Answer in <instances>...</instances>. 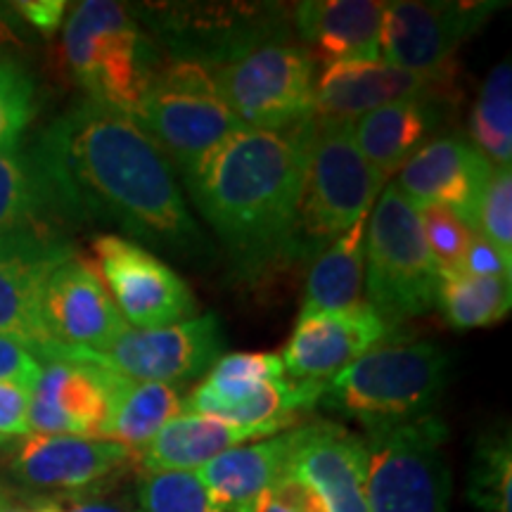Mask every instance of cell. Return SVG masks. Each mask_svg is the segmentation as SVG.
I'll return each instance as SVG.
<instances>
[{
	"mask_svg": "<svg viewBox=\"0 0 512 512\" xmlns=\"http://www.w3.org/2000/svg\"><path fill=\"white\" fill-rule=\"evenodd\" d=\"M43 192L74 219H98L188 261L211 245L192 219L176 169L128 114L86 100L55 119L29 157Z\"/></svg>",
	"mask_w": 512,
	"mask_h": 512,
	"instance_id": "6da1fadb",
	"label": "cell"
},
{
	"mask_svg": "<svg viewBox=\"0 0 512 512\" xmlns=\"http://www.w3.org/2000/svg\"><path fill=\"white\" fill-rule=\"evenodd\" d=\"M306 121L287 131L242 128L183 171L202 219L249 271L302 256L299 202L309 157Z\"/></svg>",
	"mask_w": 512,
	"mask_h": 512,
	"instance_id": "7a4b0ae2",
	"label": "cell"
},
{
	"mask_svg": "<svg viewBox=\"0 0 512 512\" xmlns=\"http://www.w3.org/2000/svg\"><path fill=\"white\" fill-rule=\"evenodd\" d=\"M448 356L432 342L368 351L325 384L320 406L356 420L366 432L432 415L446 389Z\"/></svg>",
	"mask_w": 512,
	"mask_h": 512,
	"instance_id": "3957f363",
	"label": "cell"
},
{
	"mask_svg": "<svg viewBox=\"0 0 512 512\" xmlns=\"http://www.w3.org/2000/svg\"><path fill=\"white\" fill-rule=\"evenodd\" d=\"M62 53L88 100L128 117H133L162 64L131 10L112 0L76 5L64 24Z\"/></svg>",
	"mask_w": 512,
	"mask_h": 512,
	"instance_id": "277c9868",
	"label": "cell"
},
{
	"mask_svg": "<svg viewBox=\"0 0 512 512\" xmlns=\"http://www.w3.org/2000/svg\"><path fill=\"white\" fill-rule=\"evenodd\" d=\"M306 128L309 157L299 202V247L302 256H316L354 223L368 219L387 178L361 155L347 121L311 117Z\"/></svg>",
	"mask_w": 512,
	"mask_h": 512,
	"instance_id": "5b68a950",
	"label": "cell"
},
{
	"mask_svg": "<svg viewBox=\"0 0 512 512\" xmlns=\"http://www.w3.org/2000/svg\"><path fill=\"white\" fill-rule=\"evenodd\" d=\"M366 302L389 328L434 309L439 271L422 238L418 209L384 185L366 226Z\"/></svg>",
	"mask_w": 512,
	"mask_h": 512,
	"instance_id": "8992f818",
	"label": "cell"
},
{
	"mask_svg": "<svg viewBox=\"0 0 512 512\" xmlns=\"http://www.w3.org/2000/svg\"><path fill=\"white\" fill-rule=\"evenodd\" d=\"M133 119L181 171L245 128L223 102L209 69L183 60L159 64Z\"/></svg>",
	"mask_w": 512,
	"mask_h": 512,
	"instance_id": "52a82bcc",
	"label": "cell"
},
{
	"mask_svg": "<svg viewBox=\"0 0 512 512\" xmlns=\"http://www.w3.org/2000/svg\"><path fill=\"white\" fill-rule=\"evenodd\" d=\"M368 512H448V430L439 415L368 432Z\"/></svg>",
	"mask_w": 512,
	"mask_h": 512,
	"instance_id": "ba28073f",
	"label": "cell"
},
{
	"mask_svg": "<svg viewBox=\"0 0 512 512\" xmlns=\"http://www.w3.org/2000/svg\"><path fill=\"white\" fill-rule=\"evenodd\" d=\"M209 74L245 128L287 131L313 117L316 64L304 48L271 41Z\"/></svg>",
	"mask_w": 512,
	"mask_h": 512,
	"instance_id": "9c48e42d",
	"label": "cell"
},
{
	"mask_svg": "<svg viewBox=\"0 0 512 512\" xmlns=\"http://www.w3.org/2000/svg\"><path fill=\"white\" fill-rule=\"evenodd\" d=\"M226 337L214 313L195 316L185 323L159 330L128 328L105 349H69L53 344L43 358L48 361L88 363L136 382L174 384L195 380L223 356Z\"/></svg>",
	"mask_w": 512,
	"mask_h": 512,
	"instance_id": "30bf717a",
	"label": "cell"
},
{
	"mask_svg": "<svg viewBox=\"0 0 512 512\" xmlns=\"http://www.w3.org/2000/svg\"><path fill=\"white\" fill-rule=\"evenodd\" d=\"M93 256L119 313L136 330L171 328L197 316V299L188 283L138 242L98 235Z\"/></svg>",
	"mask_w": 512,
	"mask_h": 512,
	"instance_id": "8fae6325",
	"label": "cell"
},
{
	"mask_svg": "<svg viewBox=\"0 0 512 512\" xmlns=\"http://www.w3.org/2000/svg\"><path fill=\"white\" fill-rule=\"evenodd\" d=\"M503 3L396 0L384 3L380 29L382 62L413 72L456 67L453 55L489 22Z\"/></svg>",
	"mask_w": 512,
	"mask_h": 512,
	"instance_id": "7c38bea8",
	"label": "cell"
},
{
	"mask_svg": "<svg viewBox=\"0 0 512 512\" xmlns=\"http://www.w3.org/2000/svg\"><path fill=\"white\" fill-rule=\"evenodd\" d=\"M69 256H74L69 245L43 223L0 238V335L24 344L36 358L53 347L43 325V290Z\"/></svg>",
	"mask_w": 512,
	"mask_h": 512,
	"instance_id": "4fadbf2b",
	"label": "cell"
},
{
	"mask_svg": "<svg viewBox=\"0 0 512 512\" xmlns=\"http://www.w3.org/2000/svg\"><path fill=\"white\" fill-rule=\"evenodd\" d=\"M456 91V67L437 72H413L392 64L342 62L325 67L316 79L313 117L325 121H347L392 105L399 100H437L448 102Z\"/></svg>",
	"mask_w": 512,
	"mask_h": 512,
	"instance_id": "5bb4252c",
	"label": "cell"
},
{
	"mask_svg": "<svg viewBox=\"0 0 512 512\" xmlns=\"http://www.w3.org/2000/svg\"><path fill=\"white\" fill-rule=\"evenodd\" d=\"M131 470H138V453L131 448L67 434H27L10 463L19 484L64 494L98 491Z\"/></svg>",
	"mask_w": 512,
	"mask_h": 512,
	"instance_id": "9a60e30c",
	"label": "cell"
},
{
	"mask_svg": "<svg viewBox=\"0 0 512 512\" xmlns=\"http://www.w3.org/2000/svg\"><path fill=\"white\" fill-rule=\"evenodd\" d=\"M41 313L53 344L69 349L100 351L131 328L93 261L76 254L50 273Z\"/></svg>",
	"mask_w": 512,
	"mask_h": 512,
	"instance_id": "2e32d148",
	"label": "cell"
},
{
	"mask_svg": "<svg viewBox=\"0 0 512 512\" xmlns=\"http://www.w3.org/2000/svg\"><path fill=\"white\" fill-rule=\"evenodd\" d=\"M287 475L318 496L325 512H368L366 439L335 422L297 427Z\"/></svg>",
	"mask_w": 512,
	"mask_h": 512,
	"instance_id": "e0dca14e",
	"label": "cell"
},
{
	"mask_svg": "<svg viewBox=\"0 0 512 512\" xmlns=\"http://www.w3.org/2000/svg\"><path fill=\"white\" fill-rule=\"evenodd\" d=\"M494 164L460 136H441L408 159L394 185L415 209L439 204L475 230L477 204Z\"/></svg>",
	"mask_w": 512,
	"mask_h": 512,
	"instance_id": "ac0fdd59",
	"label": "cell"
},
{
	"mask_svg": "<svg viewBox=\"0 0 512 512\" xmlns=\"http://www.w3.org/2000/svg\"><path fill=\"white\" fill-rule=\"evenodd\" d=\"M389 328L368 302L344 311L299 318L283 358L285 375L292 380L328 382L351 363L373 351Z\"/></svg>",
	"mask_w": 512,
	"mask_h": 512,
	"instance_id": "d6986e66",
	"label": "cell"
},
{
	"mask_svg": "<svg viewBox=\"0 0 512 512\" xmlns=\"http://www.w3.org/2000/svg\"><path fill=\"white\" fill-rule=\"evenodd\" d=\"M112 370L48 361L31 387L29 434L102 439L110 415Z\"/></svg>",
	"mask_w": 512,
	"mask_h": 512,
	"instance_id": "ffe728a7",
	"label": "cell"
},
{
	"mask_svg": "<svg viewBox=\"0 0 512 512\" xmlns=\"http://www.w3.org/2000/svg\"><path fill=\"white\" fill-rule=\"evenodd\" d=\"M268 15L275 12L240 5H219V8H188L164 10V22H159V34L169 41L174 60L195 62L202 67H219L249 50L278 41L273 22Z\"/></svg>",
	"mask_w": 512,
	"mask_h": 512,
	"instance_id": "44dd1931",
	"label": "cell"
},
{
	"mask_svg": "<svg viewBox=\"0 0 512 512\" xmlns=\"http://www.w3.org/2000/svg\"><path fill=\"white\" fill-rule=\"evenodd\" d=\"M382 10L377 0H306L294 8V27L313 64L375 62Z\"/></svg>",
	"mask_w": 512,
	"mask_h": 512,
	"instance_id": "7402d4cb",
	"label": "cell"
},
{
	"mask_svg": "<svg viewBox=\"0 0 512 512\" xmlns=\"http://www.w3.org/2000/svg\"><path fill=\"white\" fill-rule=\"evenodd\" d=\"M297 427L247 446L228 448L197 470L195 475L200 477L211 501L228 512H247L252 508L256 498L287 475L297 444Z\"/></svg>",
	"mask_w": 512,
	"mask_h": 512,
	"instance_id": "603a6c76",
	"label": "cell"
},
{
	"mask_svg": "<svg viewBox=\"0 0 512 512\" xmlns=\"http://www.w3.org/2000/svg\"><path fill=\"white\" fill-rule=\"evenodd\" d=\"M448 102L399 100L377 107L351 124V136L361 155L387 178L399 174L415 152L441 124V110Z\"/></svg>",
	"mask_w": 512,
	"mask_h": 512,
	"instance_id": "cb8c5ba5",
	"label": "cell"
},
{
	"mask_svg": "<svg viewBox=\"0 0 512 512\" xmlns=\"http://www.w3.org/2000/svg\"><path fill=\"white\" fill-rule=\"evenodd\" d=\"M266 439L264 434L209 415L181 413L169 420L138 453L143 472H197L228 448Z\"/></svg>",
	"mask_w": 512,
	"mask_h": 512,
	"instance_id": "d4e9b609",
	"label": "cell"
},
{
	"mask_svg": "<svg viewBox=\"0 0 512 512\" xmlns=\"http://www.w3.org/2000/svg\"><path fill=\"white\" fill-rule=\"evenodd\" d=\"M181 413L183 396L171 384L136 382L114 373L102 441H114L140 453L166 422Z\"/></svg>",
	"mask_w": 512,
	"mask_h": 512,
	"instance_id": "484cf974",
	"label": "cell"
},
{
	"mask_svg": "<svg viewBox=\"0 0 512 512\" xmlns=\"http://www.w3.org/2000/svg\"><path fill=\"white\" fill-rule=\"evenodd\" d=\"M366 226L368 219L354 223L342 238L325 247L306 280L299 318L318 313L344 311L363 304V273H366Z\"/></svg>",
	"mask_w": 512,
	"mask_h": 512,
	"instance_id": "4316f807",
	"label": "cell"
},
{
	"mask_svg": "<svg viewBox=\"0 0 512 512\" xmlns=\"http://www.w3.org/2000/svg\"><path fill=\"white\" fill-rule=\"evenodd\" d=\"M285 377L283 358L275 354H223L209 368L200 387L183 399L185 413L214 418L221 408L240 403L259 392L266 382Z\"/></svg>",
	"mask_w": 512,
	"mask_h": 512,
	"instance_id": "83f0119b",
	"label": "cell"
},
{
	"mask_svg": "<svg viewBox=\"0 0 512 512\" xmlns=\"http://www.w3.org/2000/svg\"><path fill=\"white\" fill-rule=\"evenodd\" d=\"M434 306L453 330L489 328L510 313L512 278H477L467 273L441 275Z\"/></svg>",
	"mask_w": 512,
	"mask_h": 512,
	"instance_id": "f1b7e54d",
	"label": "cell"
},
{
	"mask_svg": "<svg viewBox=\"0 0 512 512\" xmlns=\"http://www.w3.org/2000/svg\"><path fill=\"white\" fill-rule=\"evenodd\" d=\"M470 140L494 166L512 162V69L505 60L486 76L470 114Z\"/></svg>",
	"mask_w": 512,
	"mask_h": 512,
	"instance_id": "f546056e",
	"label": "cell"
},
{
	"mask_svg": "<svg viewBox=\"0 0 512 512\" xmlns=\"http://www.w3.org/2000/svg\"><path fill=\"white\" fill-rule=\"evenodd\" d=\"M467 498L479 512H512V444L510 430L479 437L470 467Z\"/></svg>",
	"mask_w": 512,
	"mask_h": 512,
	"instance_id": "4dcf8cb0",
	"label": "cell"
},
{
	"mask_svg": "<svg viewBox=\"0 0 512 512\" xmlns=\"http://www.w3.org/2000/svg\"><path fill=\"white\" fill-rule=\"evenodd\" d=\"M43 192L29 157L17 150L0 152V238L38 221Z\"/></svg>",
	"mask_w": 512,
	"mask_h": 512,
	"instance_id": "1f68e13d",
	"label": "cell"
},
{
	"mask_svg": "<svg viewBox=\"0 0 512 512\" xmlns=\"http://www.w3.org/2000/svg\"><path fill=\"white\" fill-rule=\"evenodd\" d=\"M136 512H228L211 501L195 472H143L136 479Z\"/></svg>",
	"mask_w": 512,
	"mask_h": 512,
	"instance_id": "d6a6232c",
	"label": "cell"
},
{
	"mask_svg": "<svg viewBox=\"0 0 512 512\" xmlns=\"http://www.w3.org/2000/svg\"><path fill=\"white\" fill-rule=\"evenodd\" d=\"M418 216L422 238H425L427 249L437 264L439 278L463 271V259L472 238H475V230L451 209L439 207V204L418 209Z\"/></svg>",
	"mask_w": 512,
	"mask_h": 512,
	"instance_id": "836d02e7",
	"label": "cell"
},
{
	"mask_svg": "<svg viewBox=\"0 0 512 512\" xmlns=\"http://www.w3.org/2000/svg\"><path fill=\"white\" fill-rule=\"evenodd\" d=\"M34 114V83L29 74L0 53V152L15 150Z\"/></svg>",
	"mask_w": 512,
	"mask_h": 512,
	"instance_id": "e575fe53",
	"label": "cell"
},
{
	"mask_svg": "<svg viewBox=\"0 0 512 512\" xmlns=\"http://www.w3.org/2000/svg\"><path fill=\"white\" fill-rule=\"evenodd\" d=\"M475 233L489 240L512 266V174L510 166H494L477 204Z\"/></svg>",
	"mask_w": 512,
	"mask_h": 512,
	"instance_id": "d590c367",
	"label": "cell"
},
{
	"mask_svg": "<svg viewBox=\"0 0 512 512\" xmlns=\"http://www.w3.org/2000/svg\"><path fill=\"white\" fill-rule=\"evenodd\" d=\"M247 512H325L313 491L285 475L278 484L264 491Z\"/></svg>",
	"mask_w": 512,
	"mask_h": 512,
	"instance_id": "8d00e7d4",
	"label": "cell"
},
{
	"mask_svg": "<svg viewBox=\"0 0 512 512\" xmlns=\"http://www.w3.org/2000/svg\"><path fill=\"white\" fill-rule=\"evenodd\" d=\"M31 387L15 382H0V446L29 434Z\"/></svg>",
	"mask_w": 512,
	"mask_h": 512,
	"instance_id": "74e56055",
	"label": "cell"
},
{
	"mask_svg": "<svg viewBox=\"0 0 512 512\" xmlns=\"http://www.w3.org/2000/svg\"><path fill=\"white\" fill-rule=\"evenodd\" d=\"M41 363L24 344L0 335V382H15L34 387L41 375Z\"/></svg>",
	"mask_w": 512,
	"mask_h": 512,
	"instance_id": "f35d334b",
	"label": "cell"
},
{
	"mask_svg": "<svg viewBox=\"0 0 512 512\" xmlns=\"http://www.w3.org/2000/svg\"><path fill=\"white\" fill-rule=\"evenodd\" d=\"M460 273L477 275V278H512V266L503 259L501 252H498L489 240H484L482 235L475 233L470 247H467L463 271Z\"/></svg>",
	"mask_w": 512,
	"mask_h": 512,
	"instance_id": "ab89813d",
	"label": "cell"
},
{
	"mask_svg": "<svg viewBox=\"0 0 512 512\" xmlns=\"http://www.w3.org/2000/svg\"><path fill=\"white\" fill-rule=\"evenodd\" d=\"M46 512H136L131 503L117 501L88 491V494H72L64 498H46L41 501Z\"/></svg>",
	"mask_w": 512,
	"mask_h": 512,
	"instance_id": "60d3db41",
	"label": "cell"
},
{
	"mask_svg": "<svg viewBox=\"0 0 512 512\" xmlns=\"http://www.w3.org/2000/svg\"><path fill=\"white\" fill-rule=\"evenodd\" d=\"M12 8L41 34L53 36L62 27L67 3L64 0H22V3H12Z\"/></svg>",
	"mask_w": 512,
	"mask_h": 512,
	"instance_id": "b9f144b4",
	"label": "cell"
},
{
	"mask_svg": "<svg viewBox=\"0 0 512 512\" xmlns=\"http://www.w3.org/2000/svg\"><path fill=\"white\" fill-rule=\"evenodd\" d=\"M0 512H46V508H43L41 501L34 503V505H15V503H8Z\"/></svg>",
	"mask_w": 512,
	"mask_h": 512,
	"instance_id": "7bdbcfd3",
	"label": "cell"
},
{
	"mask_svg": "<svg viewBox=\"0 0 512 512\" xmlns=\"http://www.w3.org/2000/svg\"><path fill=\"white\" fill-rule=\"evenodd\" d=\"M10 503V494H8V489H5L3 484H0V510L5 508V505Z\"/></svg>",
	"mask_w": 512,
	"mask_h": 512,
	"instance_id": "ee69618b",
	"label": "cell"
},
{
	"mask_svg": "<svg viewBox=\"0 0 512 512\" xmlns=\"http://www.w3.org/2000/svg\"><path fill=\"white\" fill-rule=\"evenodd\" d=\"M5 34H8V31H5V24L0 22V36H5Z\"/></svg>",
	"mask_w": 512,
	"mask_h": 512,
	"instance_id": "f6af8a7d",
	"label": "cell"
}]
</instances>
